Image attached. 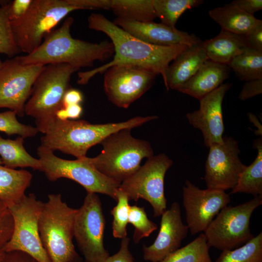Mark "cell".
<instances>
[{"mask_svg": "<svg viewBox=\"0 0 262 262\" xmlns=\"http://www.w3.org/2000/svg\"><path fill=\"white\" fill-rule=\"evenodd\" d=\"M209 148L204 177L207 188L223 191L232 190L246 166L239 158L238 141L226 136L222 143Z\"/></svg>", "mask_w": 262, "mask_h": 262, "instance_id": "15", "label": "cell"}, {"mask_svg": "<svg viewBox=\"0 0 262 262\" xmlns=\"http://www.w3.org/2000/svg\"><path fill=\"white\" fill-rule=\"evenodd\" d=\"M262 93V79L245 82L239 95V98L246 100Z\"/></svg>", "mask_w": 262, "mask_h": 262, "instance_id": "39", "label": "cell"}, {"mask_svg": "<svg viewBox=\"0 0 262 262\" xmlns=\"http://www.w3.org/2000/svg\"><path fill=\"white\" fill-rule=\"evenodd\" d=\"M128 222L134 227L133 240L135 244L157 229V224L148 218L144 208L136 205L130 206Z\"/></svg>", "mask_w": 262, "mask_h": 262, "instance_id": "33", "label": "cell"}, {"mask_svg": "<svg viewBox=\"0 0 262 262\" xmlns=\"http://www.w3.org/2000/svg\"><path fill=\"white\" fill-rule=\"evenodd\" d=\"M96 193H87L77 210L74 238L86 262H104L110 256L103 244L105 220Z\"/></svg>", "mask_w": 262, "mask_h": 262, "instance_id": "12", "label": "cell"}, {"mask_svg": "<svg viewBox=\"0 0 262 262\" xmlns=\"http://www.w3.org/2000/svg\"><path fill=\"white\" fill-rule=\"evenodd\" d=\"M207 60L201 43L188 47L173 60L167 68L164 83L167 90L171 89L177 91Z\"/></svg>", "mask_w": 262, "mask_h": 262, "instance_id": "21", "label": "cell"}, {"mask_svg": "<svg viewBox=\"0 0 262 262\" xmlns=\"http://www.w3.org/2000/svg\"><path fill=\"white\" fill-rule=\"evenodd\" d=\"M204 233L184 246L179 248L159 262H213Z\"/></svg>", "mask_w": 262, "mask_h": 262, "instance_id": "29", "label": "cell"}, {"mask_svg": "<svg viewBox=\"0 0 262 262\" xmlns=\"http://www.w3.org/2000/svg\"><path fill=\"white\" fill-rule=\"evenodd\" d=\"M20 52L14 40L11 23L6 12L0 7V53L12 57Z\"/></svg>", "mask_w": 262, "mask_h": 262, "instance_id": "35", "label": "cell"}, {"mask_svg": "<svg viewBox=\"0 0 262 262\" xmlns=\"http://www.w3.org/2000/svg\"><path fill=\"white\" fill-rule=\"evenodd\" d=\"M130 239L126 237L122 239L119 251L112 256H109L104 262H135L129 249Z\"/></svg>", "mask_w": 262, "mask_h": 262, "instance_id": "40", "label": "cell"}, {"mask_svg": "<svg viewBox=\"0 0 262 262\" xmlns=\"http://www.w3.org/2000/svg\"><path fill=\"white\" fill-rule=\"evenodd\" d=\"M91 30L106 34L113 43L115 55L112 61L92 70L78 73L77 82L84 85L96 74L104 73L109 67L117 65H132L150 70L161 75L165 82L166 73L171 62L188 47L186 45L161 46L142 41L126 32L104 15L92 13L87 18Z\"/></svg>", "mask_w": 262, "mask_h": 262, "instance_id": "1", "label": "cell"}, {"mask_svg": "<svg viewBox=\"0 0 262 262\" xmlns=\"http://www.w3.org/2000/svg\"><path fill=\"white\" fill-rule=\"evenodd\" d=\"M83 99L82 94L80 91L70 88L64 96L63 107L73 104H81Z\"/></svg>", "mask_w": 262, "mask_h": 262, "instance_id": "45", "label": "cell"}, {"mask_svg": "<svg viewBox=\"0 0 262 262\" xmlns=\"http://www.w3.org/2000/svg\"><path fill=\"white\" fill-rule=\"evenodd\" d=\"M33 0H0V7L6 12L10 23L21 19L29 8Z\"/></svg>", "mask_w": 262, "mask_h": 262, "instance_id": "36", "label": "cell"}, {"mask_svg": "<svg viewBox=\"0 0 262 262\" xmlns=\"http://www.w3.org/2000/svg\"><path fill=\"white\" fill-rule=\"evenodd\" d=\"M230 201L225 191L201 189L189 180L182 187V203L187 226L192 235L203 232L220 211Z\"/></svg>", "mask_w": 262, "mask_h": 262, "instance_id": "16", "label": "cell"}, {"mask_svg": "<svg viewBox=\"0 0 262 262\" xmlns=\"http://www.w3.org/2000/svg\"><path fill=\"white\" fill-rule=\"evenodd\" d=\"M0 164H2L0 158Z\"/></svg>", "mask_w": 262, "mask_h": 262, "instance_id": "49", "label": "cell"}, {"mask_svg": "<svg viewBox=\"0 0 262 262\" xmlns=\"http://www.w3.org/2000/svg\"><path fill=\"white\" fill-rule=\"evenodd\" d=\"M201 45L209 60L227 65L247 47L243 35L222 29L215 37L201 41Z\"/></svg>", "mask_w": 262, "mask_h": 262, "instance_id": "22", "label": "cell"}, {"mask_svg": "<svg viewBox=\"0 0 262 262\" xmlns=\"http://www.w3.org/2000/svg\"><path fill=\"white\" fill-rule=\"evenodd\" d=\"M231 3L251 15H254L255 13L262 9V0H235Z\"/></svg>", "mask_w": 262, "mask_h": 262, "instance_id": "43", "label": "cell"}, {"mask_svg": "<svg viewBox=\"0 0 262 262\" xmlns=\"http://www.w3.org/2000/svg\"><path fill=\"white\" fill-rule=\"evenodd\" d=\"M3 65V62L1 61V60L0 59V69L1 68Z\"/></svg>", "mask_w": 262, "mask_h": 262, "instance_id": "48", "label": "cell"}, {"mask_svg": "<svg viewBox=\"0 0 262 262\" xmlns=\"http://www.w3.org/2000/svg\"><path fill=\"white\" fill-rule=\"evenodd\" d=\"M32 175L25 170H16L0 164V200L6 204L23 198L30 185Z\"/></svg>", "mask_w": 262, "mask_h": 262, "instance_id": "24", "label": "cell"}, {"mask_svg": "<svg viewBox=\"0 0 262 262\" xmlns=\"http://www.w3.org/2000/svg\"><path fill=\"white\" fill-rule=\"evenodd\" d=\"M70 262H82V258L80 256H78L77 258Z\"/></svg>", "mask_w": 262, "mask_h": 262, "instance_id": "47", "label": "cell"}, {"mask_svg": "<svg viewBox=\"0 0 262 262\" xmlns=\"http://www.w3.org/2000/svg\"><path fill=\"white\" fill-rule=\"evenodd\" d=\"M262 204V196H258L243 204L223 208L204 231L210 247L232 250L252 239L251 216Z\"/></svg>", "mask_w": 262, "mask_h": 262, "instance_id": "8", "label": "cell"}, {"mask_svg": "<svg viewBox=\"0 0 262 262\" xmlns=\"http://www.w3.org/2000/svg\"><path fill=\"white\" fill-rule=\"evenodd\" d=\"M77 210L64 202L60 194L49 195L43 203L38 230L51 262H70L79 256L73 242Z\"/></svg>", "mask_w": 262, "mask_h": 262, "instance_id": "5", "label": "cell"}, {"mask_svg": "<svg viewBox=\"0 0 262 262\" xmlns=\"http://www.w3.org/2000/svg\"><path fill=\"white\" fill-rule=\"evenodd\" d=\"M215 262H262V232L239 247L223 250Z\"/></svg>", "mask_w": 262, "mask_h": 262, "instance_id": "31", "label": "cell"}, {"mask_svg": "<svg viewBox=\"0 0 262 262\" xmlns=\"http://www.w3.org/2000/svg\"><path fill=\"white\" fill-rule=\"evenodd\" d=\"M257 155L253 163L246 166L237 183L230 194L245 193L254 196H262V137L254 142Z\"/></svg>", "mask_w": 262, "mask_h": 262, "instance_id": "26", "label": "cell"}, {"mask_svg": "<svg viewBox=\"0 0 262 262\" xmlns=\"http://www.w3.org/2000/svg\"><path fill=\"white\" fill-rule=\"evenodd\" d=\"M16 115L11 110L0 113V131L8 135L17 134L24 138L34 136L39 132L36 127L19 122Z\"/></svg>", "mask_w": 262, "mask_h": 262, "instance_id": "34", "label": "cell"}, {"mask_svg": "<svg viewBox=\"0 0 262 262\" xmlns=\"http://www.w3.org/2000/svg\"><path fill=\"white\" fill-rule=\"evenodd\" d=\"M45 66L23 65L16 57L3 62L0 69V108H8L23 116L33 84Z\"/></svg>", "mask_w": 262, "mask_h": 262, "instance_id": "14", "label": "cell"}, {"mask_svg": "<svg viewBox=\"0 0 262 262\" xmlns=\"http://www.w3.org/2000/svg\"><path fill=\"white\" fill-rule=\"evenodd\" d=\"M230 71L228 65L208 59L177 91L199 100L221 85L229 77Z\"/></svg>", "mask_w": 262, "mask_h": 262, "instance_id": "20", "label": "cell"}, {"mask_svg": "<svg viewBox=\"0 0 262 262\" xmlns=\"http://www.w3.org/2000/svg\"><path fill=\"white\" fill-rule=\"evenodd\" d=\"M14 228L13 219L7 204L0 200V249L10 240Z\"/></svg>", "mask_w": 262, "mask_h": 262, "instance_id": "37", "label": "cell"}, {"mask_svg": "<svg viewBox=\"0 0 262 262\" xmlns=\"http://www.w3.org/2000/svg\"><path fill=\"white\" fill-rule=\"evenodd\" d=\"M104 73V90L108 99L125 109L152 86L157 75L150 70L132 65H115Z\"/></svg>", "mask_w": 262, "mask_h": 262, "instance_id": "13", "label": "cell"}, {"mask_svg": "<svg viewBox=\"0 0 262 262\" xmlns=\"http://www.w3.org/2000/svg\"><path fill=\"white\" fill-rule=\"evenodd\" d=\"M113 23L136 38L146 43L161 46L186 45L192 46L201 42L194 34L178 30L154 21L139 22L116 17Z\"/></svg>", "mask_w": 262, "mask_h": 262, "instance_id": "19", "label": "cell"}, {"mask_svg": "<svg viewBox=\"0 0 262 262\" xmlns=\"http://www.w3.org/2000/svg\"><path fill=\"white\" fill-rule=\"evenodd\" d=\"M124 129L106 137L101 143V152L96 157L84 159L105 176L121 183L140 167L144 158L154 156L150 144L132 136Z\"/></svg>", "mask_w": 262, "mask_h": 262, "instance_id": "4", "label": "cell"}, {"mask_svg": "<svg viewBox=\"0 0 262 262\" xmlns=\"http://www.w3.org/2000/svg\"><path fill=\"white\" fill-rule=\"evenodd\" d=\"M203 2L202 0H153V5L157 17L161 23L175 27L178 20L184 12L198 7Z\"/></svg>", "mask_w": 262, "mask_h": 262, "instance_id": "30", "label": "cell"}, {"mask_svg": "<svg viewBox=\"0 0 262 262\" xmlns=\"http://www.w3.org/2000/svg\"><path fill=\"white\" fill-rule=\"evenodd\" d=\"M24 139L19 136L15 140H11L0 136V158L2 165L14 169L31 167L41 171V161L28 153L23 145Z\"/></svg>", "mask_w": 262, "mask_h": 262, "instance_id": "25", "label": "cell"}, {"mask_svg": "<svg viewBox=\"0 0 262 262\" xmlns=\"http://www.w3.org/2000/svg\"><path fill=\"white\" fill-rule=\"evenodd\" d=\"M37 153L42 164V170L47 179L55 181L64 178L72 180L83 187L87 193H100L115 201L120 183L105 176L86 161L83 157L75 160L61 159L54 152L38 147Z\"/></svg>", "mask_w": 262, "mask_h": 262, "instance_id": "9", "label": "cell"}, {"mask_svg": "<svg viewBox=\"0 0 262 262\" xmlns=\"http://www.w3.org/2000/svg\"><path fill=\"white\" fill-rule=\"evenodd\" d=\"M79 10L66 0H33L25 16L11 23L16 44L20 51L31 53L45 35L70 12Z\"/></svg>", "mask_w": 262, "mask_h": 262, "instance_id": "6", "label": "cell"}, {"mask_svg": "<svg viewBox=\"0 0 262 262\" xmlns=\"http://www.w3.org/2000/svg\"><path fill=\"white\" fill-rule=\"evenodd\" d=\"M244 36L247 48L262 51V23Z\"/></svg>", "mask_w": 262, "mask_h": 262, "instance_id": "41", "label": "cell"}, {"mask_svg": "<svg viewBox=\"0 0 262 262\" xmlns=\"http://www.w3.org/2000/svg\"><path fill=\"white\" fill-rule=\"evenodd\" d=\"M71 5L79 10L102 9L110 10L112 0H66Z\"/></svg>", "mask_w": 262, "mask_h": 262, "instance_id": "38", "label": "cell"}, {"mask_svg": "<svg viewBox=\"0 0 262 262\" xmlns=\"http://www.w3.org/2000/svg\"><path fill=\"white\" fill-rule=\"evenodd\" d=\"M228 66L242 81L262 79V51L246 47Z\"/></svg>", "mask_w": 262, "mask_h": 262, "instance_id": "28", "label": "cell"}, {"mask_svg": "<svg viewBox=\"0 0 262 262\" xmlns=\"http://www.w3.org/2000/svg\"><path fill=\"white\" fill-rule=\"evenodd\" d=\"M209 15L222 30L240 35L246 34L262 23V20L244 12L231 2L210 10Z\"/></svg>", "mask_w": 262, "mask_h": 262, "instance_id": "23", "label": "cell"}, {"mask_svg": "<svg viewBox=\"0 0 262 262\" xmlns=\"http://www.w3.org/2000/svg\"><path fill=\"white\" fill-rule=\"evenodd\" d=\"M44 202L33 194L26 195L20 200L6 204L12 214V235L2 249L5 252L20 251L38 262H51L41 242L38 220Z\"/></svg>", "mask_w": 262, "mask_h": 262, "instance_id": "10", "label": "cell"}, {"mask_svg": "<svg viewBox=\"0 0 262 262\" xmlns=\"http://www.w3.org/2000/svg\"><path fill=\"white\" fill-rule=\"evenodd\" d=\"M86 262L84 261V262Z\"/></svg>", "mask_w": 262, "mask_h": 262, "instance_id": "50", "label": "cell"}, {"mask_svg": "<svg viewBox=\"0 0 262 262\" xmlns=\"http://www.w3.org/2000/svg\"><path fill=\"white\" fill-rule=\"evenodd\" d=\"M172 164V160L166 154L154 155L147 159L143 166L122 181L118 189L129 200L137 201L140 198L147 200L153 208L154 217L161 216L167 209L164 177Z\"/></svg>", "mask_w": 262, "mask_h": 262, "instance_id": "11", "label": "cell"}, {"mask_svg": "<svg viewBox=\"0 0 262 262\" xmlns=\"http://www.w3.org/2000/svg\"><path fill=\"white\" fill-rule=\"evenodd\" d=\"M1 262H38L28 254L20 251H13L6 252Z\"/></svg>", "mask_w": 262, "mask_h": 262, "instance_id": "44", "label": "cell"}, {"mask_svg": "<svg viewBox=\"0 0 262 262\" xmlns=\"http://www.w3.org/2000/svg\"><path fill=\"white\" fill-rule=\"evenodd\" d=\"M188 230L182 221L180 204L173 202L162 214L160 230L154 243L149 246H143L144 259L152 262L162 261L180 247Z\"/></svg>", "mask_w": 262, "mask_h": 262, "instance_id": "18", "label": "cell"}, {"mask_svg": "<svg viewBox=\"0 0 262 262\" xmlns=\"http://www.w3.org/2000/svg\"><path fill=\"white\" fill-rule=\"evenodd\" d=\"M232 84L229 82L223 83L199 100L198 110L186 115L189 123L201 131L204 145L207 147L223 141L222 102Z\"/></svg>", "mask_w": 262, "mask_h": 262, "instance_id": "17", "label": "cell"}, {"mask_svg": "<svg viewBox=\"0 0 262 262\" xmlns=\"http://www.w3.org/2000/svg\"><path fill=\"white\" fill-rule=\"evenodd\" d=\"M6 252L4 251L2 249H0V262H1L3 258L5 256Z\"/></svg>", "mask_w": 262, "mask_h": 262, "instance_id": "46", "label": "cell"}, {"mask_svg": "<svg viewBox=\"0 0 262 262\" xmlns=\"http://www.w3.org/2000/svg\"><path fill=\"white\" fill-rule=\"evenodd\" d=\"M117 204L111 211L113 216V235L115 238L123 239L127 237V226L129 223L130 205L126 195L118 188L116 194Z\"/></svg>", "mask_w": 262, "mask_h": 262, "instance_id": "32", "label": "cell"}, {"mask_svg": "<svg viewBox=\"0 0 262 262\" xmlns=\"http://www.w3.org/2000/svg\"><path fill=\"white\" fill-rule=\"evenodd\" d=\"M158 118L156 115L135 116L123 122L95 124L83 120H62L55 117L36 128L44 134L40 146L80 159L110 134L122 129L131 130Z\"/></svg>", "mask_w": 262, "mask_h": 262, "instance_id": "2", "label": "cell"}, {"mask_svg": "<svg viewBox=\"0 0 262 262\" xmlns=\"http://www.w3.org/2000/svg\"><path fill=\"white\" fill-rule=\"evenodd\" d=\"M74 22L67 17L59 28L47 33L39 47L31 53L15 57L23 65L66 64L78 70L104 62L115 54L113 43L104 40L90 43L73 38L70 28Z\"/></svg>", "mask_w": 262, "mask_h": 262, "instance_id": "3", "label": "cell"}, {"mask_svg": "<svg viewBox=\"0 0 262 262\" xmlns=\"http://www.w3.org/2000/svg\"><path fill=\"white\" fill-rule=\"evenodd\" d=\"M77 70L66 64L45 66L35 80L25 106V114L34 118L36 125L55 117V113L63 107L66 92L70 88L71 76Z\"/></svg>", "mask_w": 262, "mask_h": 262, "instance_id": "7", "label": "cell"}, {"mask_svg": "<svg viewBox=\"0 0 262 262\" xmlns=\"http://www.w3.org/2000/svg\"><path fill=\"white\" fill-rule=\"evenodd\" d=\"M110 10L117 17L139 22L157 18L153 0H112Z\"/></svg>", "mask_w": 262, "mask_h": 262, "instance_id": "27", "label": "cell"}, {"mask_svg": "<svg viewBox=\"0 0 262 262\" xmlns=\"http://www.w3.org/2000/svg\"><path fill=\"white\" fill-rule=\"evenodd\" d=\"M82 113V108L81 104H73L64 106L59 109L55 113L56 118L66 120L70 119L79 118Z\"/></svg>", "mask_w": 262, "mask_h": 262, "instance_id": "42", "label": "cell"}]
</instances>
